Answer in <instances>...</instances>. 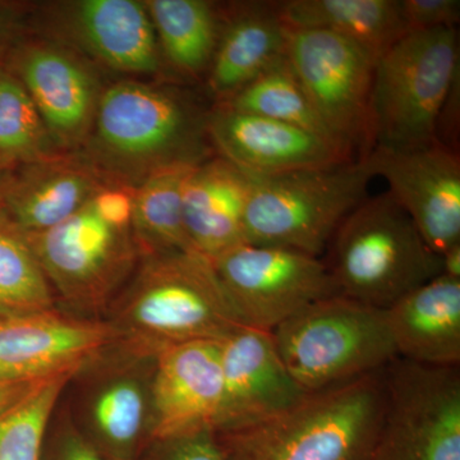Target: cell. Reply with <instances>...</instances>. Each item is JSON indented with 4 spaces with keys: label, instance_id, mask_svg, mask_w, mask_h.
Here are the masks:
<instances>
[{
    "label": "cell",
    "instance_id": "obj_1",
    "mask_svg": "<svg viewBox=\"0 0 460 460\" xmlns=\"http://www.w3.org/2000/svg\"><path fill=\"white\" fill-rule=\"evenodd\" d=\"M208 111L178 84L126 78L105 87L80 155L111 184L137 189L150 175L217 155Z\"/></svg>",
    "mask_w": 460,
    "mask_h": 460
},
{
    "label": "cell",
    "instance_id": "obj_2",
    "mask_svg": "<svg viewBox=\"0 0 460 460\" xmlns=\"http://www.w3.org/2000/svg\"><path fill=\"white\" fill-rule=\"evenodd\" d=\"M108 311L111 345L140 357L187 341H222L243 325L213 261L193 251L141 259Z\"/></svg>",
    "mask_w": 460,
    "mask_h": 460
},
{
    "label": "cell",
    "instance_id": "obj_3",
    "mask_svg": "<svg viewBox=\"0 0 460 460\" xmlns=\"http://www.w3.org/2000/svg\"><path fill=\"white\" fill-rule=\"evenodd\" d=\"M384 407L381 370L308 394L270 420L219 434L226 460H370Z\"/></svg>",
    "mask_w": 460,
    "mask_h": 460
},
{
    "label": "cell",
    "instance_id": "obj_4",
    "mask_svg": "<svg viewBox=\"0 0 460 460\" xmlns=\"http://www.w3.org/2000/svg\"><path fill=\"white\" fill-rule=\"evenodd\" d=\"M325 255L339 295L381 310L443 272L441 257L389 190L345 217Z\"/></svg>",
    "mask_w": 460,
    "mask_h": 460
},
{
    "label": "cell",
    "instance_id": "obj_5",
    "mask_svg": "<svg viewBox=\"0 0 460 460\" xmlns=\"http://www.w3.org/2000/svg\"><path fill=\"white\" fill-rule=\"evenodd\" d=\"M456 77V27L402 36L375 65L370 104L374 148L414 150L436 144L438 115Z\"/></svg>",
    "mask_w": 460,
    "mask_h": 460
},
{
    "label": "cell",
    "instance_id": "obj_6",
    "mask_svg": "<svg viewBox=\"0 0 460 460\" xmlns=\"http://www.w3.org/2000/svg\"><path fill=\"white\" fill-rule=\"evenodd\" d=\"M372 178L365 159L251 178L244 217L247 243L323 259L345 217L368 198Z\"/></svg>",
    "mask_w": 460,
    "mask_h": 460
},
{
    "label": "cell",
    "instance_id": "obj_7",
    "mask_svg": "<svg viewBox=\"0 0 460 460\" xmlns=\"http://www.w3.org/2000/svg\"><path fill=\"white\" fill-rule=\"evenodd\" d=\"M271 332L288 371L308 394L384 370L398 357L386 310L341 295Z\"/></svg>",
    "mask_w": 460,
    "mask_h": 460
},
{
    "label": "cell",
    "instance_id": "obj_8",
    "mask_svg": "<svg viewBox=\"0 0 460 460\" xmlns=\"http://www.w3.org/2000/svg\"><path fill=\"white\" fill-rule=\"evenodd\" d=\"M57 302L81 317L108 311L140 262L132 230L100 219L91 202L40 233H27Z\"/></svg>",
    "mask_w": 460,
    "mask_h": 460
},
{
    "label": "cell",
    "instance_id": "obj_9",
    "mask_svg": "<svg viewBox=\"0 0 460 460\" xmlns=\"http://www.w3.org/2000/svg\"><path fill=\"white\" fill-rule=\"evenodd\" d=\"M286 57L314 113L352 160L374 148L371 91L375 62L354 42L335 33L288 27Z\"/></svg>",
    "mask_w": 460,
    "mask_h": 460
},
{
    "label": "cell",
    "instance_id": "obj_10",
    "mask_svg": "<svg viewBox=\"0 0 460 460\" xmlns=\"http://www.w3.org/2000/svg\"><path fill=\"white\" fill-rule=\"evenodd\" d=\"M385 407L370 460H460V366L396 357L384 368Z\"/></svg>",
    "mask_w": 460,
    "mask_h": 460
},
{
    "label": "cell",
    "instance_id": "obj_11",
    "mask_svg": "<svg viewBox=\"0 0 460 460\" xmlns=\"http://www.w3.org/2000/svg\"><path fill=\"white\" fill-rule=\"evenodd\" d=\"M243 325L272 332L284 321L339 296L325 261L287 248L243 243L213 260Z\"/></svg>",
    "mask_w": 460,
    "mask_h": 460
},
{
    "label": "cell",
    "instance_id": "obj_12",
    "mask_svg": "<svg viewBox=\"0 0 460 460\" xmlns=\"http://www.w3.org/2000/svg\"><path fill=\"white\" fill-rule=\"evenodd\" d=\"M3 62L31 96L57 146L66 154H80L107 87L99 66L45 35L23 36Z\"/></svg>",
    "mask_w": 460,
    "mask_h": 460
},
{
    "label": "cell",
    "instance_id": "obj_13",
    "mask_svg": "<svg viewBox=\"0 0 460 460\" xmlns=\"http://www.w3.org/2000/svg\"><path fill=\"white\" fill-rule=\"evenodd\" d=\"M155 357L108 347L84 366L90 375L75 423L96 449L115 460H136L150 443L151 384Z\"/></svg>",
    "mask_w": 460,
    "mask_h": 460
},
{
    "label": "cell",
    "instance_id": "obj_14",
    "mask_svg": "<svg viewBox=\"0 0 460 460\" xmlns=\"http://www.w3.org/2000/svg\"><path fill=\"white\" fill-rule=\"evenodd\" d=\"M45 36L65 42L95 66L128 75H155L164 68L145 2L80 0L42 9Z\"/></svg>",
    "mask_w": 460,
    "mask_h": 460
},
{
    "label": "cell",
    "instance_id": "obj_15",
    "mask_svg": "<svg viewBox=\"0 0 460 460\" xmlns=\"http://www.w3.org/2000/svg\"><path fill=\"white\" fill-rule=\"evenodd\" d=\"M365 160L436 255L460 244L458 151L436 142L414 150L374 148Z\"/></svg>",
    "mask_w": 460,
    "mask_h": 460
},
{
    "label": "cell",
    "instance_id": "obj_16",
    "mask_svg": "<svg viewBox=\"0 0 460 460\" xmlns=\"http://www.w3.org/2000/svg\"><path fill=\"white\" fill-rule=\"evenodd\" d=\"M113 341L107 321L59 310L0 317V381L32 384L80 371Z\"/></svg>",
    "mask_w": 460,
    "mask_h": 460
},
{
    "label": "cell",
    "instance_id": "obj_17",
    "mask_svg": "<svg viewBox=\"0 0 460 460\" xmlns=\"http://www.w3.org/2000/svg\"><path fill=\"white\" fill-rule=\"evenodd\" d=\"M219 349L223 401L217 432L279 416L308 395L288 371L271 332L239 325L219 341Z\"/></svg>",
    "mask_w": 460,
    "mask_h": 460
},
{
    "label": "cell",
    "instance_id": "obj_18",
    "mask_svg": "<svg viewBox=\"0 0 460 460\" xmlns=\"http://www.w3.org/2000/svg\"><path fill=\"white\" fill-rule=\"evenodd\" d=\"M208 127L215 154L251 178L354 162L316 133L226 104L210 108Z\"/></svg>",
    "mask_w": 460,
    "mask_h": 460
},
{
    "label": "cell",
    "instance_id": "obj_19",
    "mask_svg": "<svg viewBox=\"0 0 460 460\" xmlns=\"http://www.w3.org/2000/svg\"><path fill=\"white\" fill-rule=\"evenodd\" d=\"M223 401L219 341H187L155 357L150 441L217 429Z\"/></svg>",
    "mask_w": 460,
    "mask_h": 460
},
{
    "label": "cell",
    "instance_id": "obj_20",
    "mask_svg": "<svg viewBox=\"0 0 460 460\" xmlns=\"http://www.w3.org/2000/svg\"><path fill=\"white\" fill-rule=\"evenodd\" d=\"M108 184L80 154L18 165L0 199V213L23 232H44L89 205Z\"/></svg>",
    "mask_w": 460,
    "mask_h": 460
},
{
    "label": "cell",
    "instance_id": "obj_21",
    "mask_svg": "<svg viewBox=\"0 0 460 460\" xmlns=\"http://www.w3.org/2000/svg\"><path fill=\"white\" fill-rule=\"evenodd\" d=\"M287 30L278 3H238L222 12L219 40L205 77L215 104L234 98L286 56Z\"/></svg>",
    "mask_w": 460,
    "mask_h": 460
},
{
    "label": "cell",
    "instance_id": "obj_22",
    "mask_svg": "<svg viewBox=\"0 0 460 460\" xmlns=\"http://www.w3.org/2000/svg\"><path fill=\"white\" fill-rule=\"evenodd\" d=\"M252 180L219 155L193 166L183 187V217L193 250L208 260L247 243L244 217Z\"/></svg>",
    "mask_w": 460,
    "mask_h": 460
},
{
    "label": "cell",
    "instance_id": "obj_23",
    "mask_svg": "<svg viewBox=\"0 0 460 460\" xmlns=\"http://www.w3.org/2000/svg\"><path fill=\"white\" fill-rule=\"evenodd\" d=\"M386 317L401 358L460 366V279L438 275L390 305Z\"/></svg>",
    "mask_w": 460,
    "mask_h": 460
},
{
    "label": "cell",
    "instance_id": "obj_24",
    "mask_svg": "<svg viewBox=\"0 0 460 460\" xmlns=\"http://www.w3.org/2000/svg\"><path fill=\"white\" fill-rule=\"evenodd\" d=\"M278 11L288 27L335 33L375 62L407 33L399 0H289Z\"/></svg>",
    "mask_w": 460,
    "mask_h": 460
},
{
    "label": "cell",
    "instance_id": "obj_25",
    "mask_svg": "<svg viewBox=\"0 0 460 460\" xmlns=\"http://www.w3.org/2000/svg\"><path fill=\"white\" fill-rule=\"evenodd\" d=\"M164 65L184 81L206 77L217 40L222 12L205 0H147Z\"/></svg>",
    "mask_w": 460,
    "mask_h": 460
},
{
    "label": "cell",
    "instance_id": "obj_26",
    "mask_svg": "<svg viewBox=\"0 0 460 460\" xmlns=\"http://www.w3.org/2000/svg\"><path fill=\"white\" fill-rule=\"evenodd\" d=\"M193 166L150 175L136 189L132 237L140 259L195 250L184 226L183 187Z\"/></svg>",
    "mask_w": 460,
    "mask_h": 460
},
{
    "label": "cell",
    "instance_id": "obj_27",
    "mask_svg": "<svg viewBox=\"0 0 460 460\" xmlns=\"http://www.w3.org/2000/svg\"><path fill=\"white\" fill-rule=\"evenodd\" d=\"M57 304L29 235L0 213V317L50 313Z\"/></svg>",
    "mask_w": 460,
    "mask_h": 460
},
{
    "label": "cell",
    "instance_id": "obj_28",
    "mask_svg": "<svg viewBox=\"0 0 460 460\" xmlns=\"http://www.w3.org/2000/svg\"><path fill=\"white\" fill-rule=\"evenodd\" d=\"M223 104L235 111L260 115L316 133L337 145L314 113L313 105L286 56L277 60L243 90L239 91L234 98Z\"/></svg>",
    "mask_w": 460,
    "mask_h": 460
},
{
    "label": "cell",
    "instance_id": "obj_29",
    "mask_svg": "<svg viewBox=\"0 0 460 460\" xmlns=\"http://www.w3.org/2000/svg\"><path fill=\"white\" fill-rule=\"evenodd\" d=\"M23 84L0 59V156L17 165L65 155Z\"/></svg>",
    "mask_w": 460,
    "mask_h": 460
},
{
    "label": "cell",
    "instance_id": "obj_30",
    "mask_svg": "<svg viewBox=\"0 0 460 460\" xmlns=\"http://www.w3.org/2000/svg\"><path fill=\"white\" fill-rule=\"evenodd\" d=\"M78 371L39 381L0 414V460H41L51 417Z\"/></svg>",
    "mask_w": 460,
    "mask_h": 460
},
{
    "label": "cell",
    "instance_id": "obj_31",
    "mask_svg": "<svg viewBox=\"0 0 460 460\" xmlns=\"http://www.w3.org/2000/svg\"><path fill=\"white\" fill-rule=\"evenodd\" d=\"M136 460H226V453L219 432L204 429L150 441Z\"/></svg>",
    "mask_w": 460,
    "mask_h": 460
},
{
    "label": "cell",
    "instance_id": "obj_32",
    "mask_svg": "<svg viewBox=\"0 0 460 460\" xmlns=\"http://www.w3.org/2000/svg\"><path fill=\"white\" fill-rule=\"evenodd\" d=\"M41 460H115L96 449L77 429L75 420L50 425Z\"/></svg>",
    "mask_w": 460,
    "mask_h": 460
},
{
    "label": "cell",
    "instance_id": "obj_33",
    "mask_svg": "<svg viewBox=\"0 0 460 460\" xmlns=\"http://www.w3.org/2000/svg\"><path fill=\"white\" fill-rule=\"evenodd\" d=\"M405 31L456 27L460 20L459 0H399Z\"/></svg>",
    "mask_w": 460,
    "mask_h": 460
},
{
    "label": "cell",
    "instance_id": "obj_34",
    "mask_svg": "<svg viewBox=\"0 0 460 460\" xmlns=\"http://www.w3.org/2000/svg\"><path fill=\"white\" fill-rule=\"evenodd\" d=\"M136 189L122 184H108L91 199L100 219L119 230H131Z\"/></svg>",
    "mask_w": 460,
    "mask_h": 460
},
{
    "label": "cell",
    "instance_id": "obj_35",
    "mask_svg": "<svg viewBox=\"0 0 460 460\" xmlns=\"http://www.w3.org/2000/svg\"><path fill=\"white\" fill-rule=\"evenodd\" d=\"M23 18V12L18 5L0 3V59L25 36Z\"/></svg>",
    "mask_w": 460,
    "mask_h": 460
},
{
    "label": "cell",
    "instance_id": "obj_36",
    "mask_svg": "<svg viewBox=\"0 0 460 460\" xmlns=\"http://www.w3.org/2000/svg\"><path fill=\"white\" fill-rule=\"evenodd\" d=\"M35 384L4 383L0 381V414L16 404Z\"/></svg>",
    "mask_w": 460,
    "mask_h": 460
},
{
    "label": "cell",
    "instance_id": "obj_37",
    "mask_svg": "<svg viewBox=\"0 0 460 460\" xmlns=\"http://www.w3.org/2000/svg\"><path fill=\"white\" fill-rule=\"evenodd\" d=\"M441 268H443L441 274L454 279H460V244L450 248L441 256Z\"/></svg>",
    "mask_w": 460,
    "mask_h": 460
},
{
    "label": "cell",
    "instance_id": "obj_38",
    "mask_svg": "<svg viewBox=\"0 0 460 460\" xmlns=\"http://www.w3.org/2000/svg\"><path fill=\"white\" fill-rule=\"evenodd\" d=\"M17 164L9 162L4 157L0 156V199L3 198L5 189H7L9 181H11L12 174H13L14 169L17 168Z\"/></svg>",
    "mask_w": 460,
    "mask_h": 460
}]
</instances>
